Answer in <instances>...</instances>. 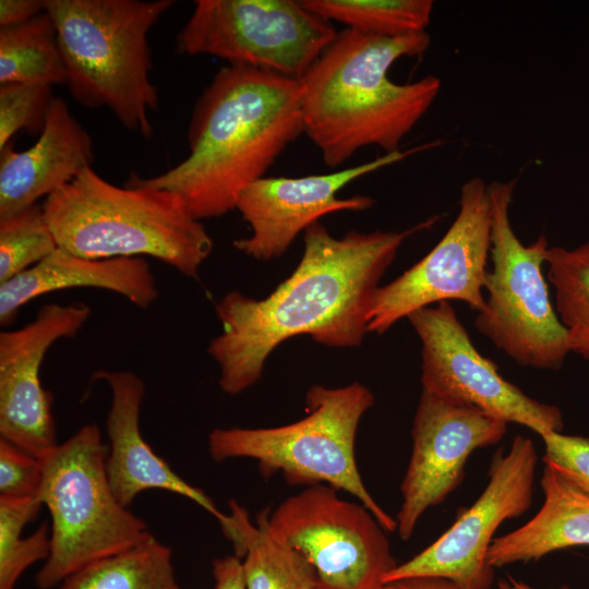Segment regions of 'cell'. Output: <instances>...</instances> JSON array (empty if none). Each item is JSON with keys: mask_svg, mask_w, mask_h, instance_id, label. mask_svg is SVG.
Masks as SVG:
<instances>
[{"mask_svg": "<svg viewBox=\"0 0 589 589\" xmlns=\"http://www.w3.org/2000/svg\"><path fill=\"white\" fill-rule=\"evenodd\" d=\"M436 219L341 238L318 221L310 226L299 264L273 292L257 300L231 291L216 304L221 333L207 352L218 364L221 390L238 395L253 386L272 351L299 335L327 347L360 346L381 278L402 243Z\"/></svg>", "mask_w": 589, "mask_h": 589, "instance_id": "6da1fadb", "label": "cell"}, {"mask_svg": "<svg viewBox=\"0 0 589 589\" xmlns=\"http://www.w3.org/2000/svg\"><path fill=\"white\" fill-rule=\"evenodd\" d=\"M304 134L299 80L237 64L223 67L197 98L189 155L155 177L128 181L178 195L197 220L236 209L238 194L265 177Z\"/></svg>", "mask_w": 589, "mask_h": 589, "instance_id": "7a4b0ae2", "label": "cell"}, {"mask_svg": "<svg viewBox=\"0 0 589 589\" xmlns=\"http://www.w3.org/2000/svg\"><path fill=\"white\" fill-rule=\"evenodd\" d=\"M430 41L428 32L399 37L337 32L299 80L304 134L327 167H340L368 146L400 151L436 99L441 81L430 74L399 84L387 73L398 59L421 56Z\"/></svg>", "mask_w": 589, "mask_h": 589, "instance_id": "3957f363", "label": "cell"}, {"mask_svg": "<svg viewBox=\"0 0 589 589\" xmlns=\"http://www.w3.org/2000/svg\"><path fill=\"white\" fill-rule=\"evenodd\" d=\"M58 248L87 259L154 257L197 278L213 240L182 200L127 181L118 187L92 167L45 199Z\"/></svg>", "mask_w": 589, "mask_h": 589, "instance_id": "277c9868", "label": "cell"}, {"mask_svg": "<svg viewBox=\"0 0 589 589\" xmlns=\"http://www.w3.org/2000/svg\"><path fill=\"white\" fill-rule=\"evenodd\" d=\"M172 0H45L62 53L67 87L81 105L107 107L128 130L149 137L158 108L148 33Z\"/></svg>", "mask_w": 589, "mask_h": 589, "instance_id": "5b68a950", "label": "cell"}, {"mask_svg": "<svg viewBox=\"0 0 589 589\" xmlns=\"http://www.w3.org/2000/svg\"><path fill=\"white\" fill-rule=\"evenodd\" d=\"M306 416L274 428H216L208 435L215 461L251 458L261 472L283 473L291 484H327L356 496L388 532L397 530L363 483L356 460V436L363 414L373 406L372 392L359 382L342 387L312 386Z\"/></svg>", "mask_w": 589, "mask_h": 589, "instance_id": "8992f818", "label": "cell"}, {"mask_svg": "<svg viewBox=\"0 0 589 589\" xmlns=\"http://www.w3.org/2000/svg\"><path fill=\"white\" fill-rule=\"evenodd\" d=\"M43 465L38 497L51 516V546L35 578L39 589H51L79 569L129 550L152 534L110 488L106 447L97 424L82 426Z\"/></svg>", "mask_w": 589, "mask_h": 589, "instance_id": "52a82bcc", "label": "cell"}, {"mask_svg": "<svg viewBox=\"0 0 589 589\" xmlns=\"http://www.w3.org/2000/svg\"><path fill=\"white\" fill-rule=\"evenodd\" d=\"M515 184L516 179L488 184L492 267L474 325L519 365L558 370L570 350L543 273L550 245L544 235L527 245L516 236L509 220Z\"/></svg>", "mask_w": 589, "mask_h": 589, "instance_id": "ba28073f", "label": "cell"}, {"mask_svg": "<svg viewBox=\"0 0 589 589\" xmlns=\"http://www.w3.org/2000/svg\"><path fill=\"white\" fill-rule=\"evenodd\" d=\"M336 34L301 0H197L176 43L182 55L300 80Z\"/></svg>", "mask_w": 589, "mask_h": 589, "instance_id": "9c48e42d", "label": "cell"}, {"mask_svg": "<svg viewBox=\"0 0 589 589\" xmlns=\"http://www.w3.org/2000/svg\"><path fill=\"white\" fill-rule=\"evenodd\" d=\"M312 484L256 517L278 541L301 553L332 589H382L397 566L386 531L362 504Z\"/></svg>", "mask_w": 589, "mask_h": 589, "instance_id": "30bf717a", "label": "cell"}, {"mask_svg": "<svg viewBox=\"0 0 589 589\" xmlns=\"http://www.w3.org/2000/svg\"><path fill=\"white\" fill-rule=\"evenodd\" d=\"M491 220L488 183L473 177L461 185L458 214L436 245L376 290L368 332L383 334L414 311L444 301H461L481 311L489 273Z\"/></svg>", "mask_w": 589, "mask_h": 589, "instance_id": "8fae6325", "label": "cell"}, {"mask_svg": "<svg viewBox=\"0 0 589 589\" xmlns=\"http://www.w3.org/2000/svg\"><path fill=\"white\" fill-rule=\"evenodd\" d=\"M538 454L531 438L517 435L506 453L498 450L489 468V482L477 501L458 515L438 539L393 568L384 585L412 577H441L462 589H490L494 568L486 562L498 527L531 506Z\"/></svg>", "mask_w": 589, "mask_h": 589, "instance_id": "7c38bea8", "label": "cell"}, {"mask_svg": "<svg viewBox=\"0 0 589 589\" xmlns=\"http://www.w3.org/2000/svg\"><path fill=\"white\" fill-rule=\"evenodd\" d=\"M407 318L422 346L423 390L520 424L539 436L562 431L560 408L531 398L504 378L496 364L477 350L450 302L422 308Z\"/></svg>", "mask_w": 589, "mask_h": 589, "instance_id": "4fadbf2b", "label": "cell"}, {"mask_svg": "<svg viewBox=\"0 0 589 589\" xmlns=\"http://www.w3.org/2000/svg\"><path fill=\"white\" fill-rule=\"evenodd\" d=\"M506 422L472 406L422 389L411 430L412 450L400 484L397 532L407 541L420 518L462 482L465 466L478 448L498 443Z\"/></svg>", "mask_w": 589, "mask_h": 589, "instance_id": "5bb4252c", "label": "cell"}, {"mask_svg": "<svg viewBox=\"0 0 589 589\" xmlns=\"http://www.w3.org/2000/svg\"><path fill=\"white\" fill-rule=\"evenodd\" d=\"M435 143L384 154L371 161L324 175L263 177L240 191L236 209L251 228L248 238L233 247L257 261L283 255L297 236L325 215L340 211H364L374 200L366 195L347 199L338 192L353 180L431 148Z\"/></svg>", "mask_w": 589, "mask_h": 589, "instance_id": "9a60e30c", "label": "cell"}, {"mask_svg": "<svg viewBox=\"0 0 589 589\" xmlns=\"http://www.w3.org/2000/svg\"><path fill=\"white\" fill-rule=\"evenodd\" d=\"M91 314L82 302L48 303L28 324L0 333V438L40 460L59 445L52 394L39 376L43 360L57 340L75 337Z\"/></svg>", "mask_w": 589, "mask_h": 589, "instance_id": "2e32d148", "label": "cell"}, {"mask_svg": "<svg viewBox=\"0 0 589 589\" xmlns=\"http://www.w3.org/2000/svg\"><path fill=\"white\" fill-rule=\"evenodd\" d=\"M94 378L107 383L111 390L106 419L110 443L106 473L118 502L128 508L141 492L165 490L196 503L219 521L223 530L226 529L230 515L219 512L202 490L177 474L143 438L140 430V411L145 395L143 380L125 370H99Z\"/></svg>", "mask_w": 589, "mask_h": 589, "instance_id": "e0dca14e", "label": "cell"}, {"mask_svg": "<svg viewBox=\"0 0 589 589\" xmlns=\"http://www.w3.org/2000/svg\"><path fill=\"white\" fill-rule=\"evenodd\" d=\"M89 133L55 97L43 132L29 148L17 152L10 142L0 149V217L37 204L94 163Z\"/></svg>", "mask_w": 589, "mask_h": 589, "instance_id": "ac0fdd59", "label": "cell"}, {"mask_svg": "<svg viewBox=\"0 0 589 589\" xmlns=\"http://www.w3.org/2000/svg\"><path fill=\"white\" fill-rule=\"evenodd\" d=\"M85 287L112 291L141 309L151 306L159 294L145 257L95 260L57 248L32 268L0 284V323L10 325L35 298Z\"/></svg>", "mask_w": 589, "mask_h": 589, "instance_id": "d6986e66", "label": "cell"}, {"mask_svg": "<svg viewBox=\"0 0 589 589\" xmlns=\"http://www.w3.org/2000/svg\"><path fill=\"white\" fill-rule=\"evenodd\" d=\"M540 484L544 501L538 513L521 527L493 540L486 555L492 568L589 545V495L548 462Z\"/></svg>", "mask_w": 589, "mask_h": 589, "instance_id": "ffe728a7", "label": "cell"}, {"mask_svg": "<svg viewBox=\"0 0 589 589\" xmlns=\"http://www.w3.org/2000/svg\"><path fill=\"white\" fill-rule=\"evenodd\" d=\"M232 531L229 540L242 560L245 589H314L316 570L297 550L276 540L256 519L251 522L244 508L230 501Z\"/></svg>", "mask_w": 589, "mask_h": 589, "instance_id": "44dd1931", "label": "cell"}, {"mask_svg": "<svg viewBox=\"0 0 589 589\" xmlns=\"http://www.w3.org/2000/svg\"><path fill=\"white\" fill-rule=\"evenodd\" d=\"M59 589H180L171 549L153 534L68 576Z\"/></svg>", "mask_w": 589, "mask_h": 589, "instance_id": "7402d4cb", "label": "cell"}, {"mask_svg": "<svg viewBox=\"0 0 589 589\" xmlns=\"http://www.w3.org/2000/svg\"><path fill=\"white\" fill-rule=\"evenodd\" d=\"M4 83L67 84L57 28L46 11L26 23L0 28V84Z\"/></svg>", "mask_w": 589, "mask_h": 589, "instance_id": "603a6c76", "label": "cell"}, {"mask_svg": "<svg viewBox=\"0 0 589 589\" xmlns=\"http://www.w3.org/2000/svg\"><path fill=\"white\" fill-rule=\"evenodd\" d=\"M545 267L570 353L589 360V240L570 249L550 247Z\"/></svg>", "mask_w": 589, "mask_h": 589, "instance_id": "cb8c5ba5", "label": "cell"}, {"mask_svg": "<svg viewBox=\"0 0 589 589\" xmlns=\"http://www.w3.org/2000/svg\"><path fill=\"white\" fill-rule=\"evenodd\" d=\"M311 12L346 28L377 36L399 37L426 32L431 0H301Z\"/></svg>", "mask_w": 589, "mask_h": 589, "instance_id": "d4e9b609", "label": "cell"}, {"mask_svg": "<svg viewBox=\"0 0 589 589\" xmlns=\"http://www.w3.org/2000/svg\"><path fill=\"white\" fill-rule=\"evenodd\" d=\"M43 505L38 496L0 497V589H14L25 569L48 558L51 543L47 524L22 537L24 527L37 517Z\"/></svg>", "mask_w": 589, "mask_h": 589, "instance_id": "484cf974", "label": "cell"}, {"mask_svg": "<svg viewBox=\"0 0 589 589\" xmlns=\"http://www.w3.org/2000/svg\"><path fill=\"white\" fill-rule=\"evenodd\" d=\"M57 248L43 205L0 217V284L32 268Z\"/></svg>", "mask_w": 589, "mask_h": 589, "instance_id": "4316f807", "label": "cell"}, {"mask_svg": "<svg viewBox=\"0 0 589 589\" xmlns=\"http://www.w3.org/2000/svg\"><path fill=\"white\" fill-rule=\"evenodd\" d=\"M52 87L34 83L0 84V149L21 130L40 135L55 99Z\"/></svg>", "mask_w": 589, "mask_h": 589, "instance_id": "83f0119b", "label": "cell"}, {"mask_svg": "<svg viewBox=\"0 0 589 589\" xmlns=\"http://www.w3.org/2000/svg\"><path fill=\"white\" fill-rule=\"evenodd\" d=\"M43 471V460L0 438V497L38 496Z\"/></svg>", "mask_w": 589, "mask_h": 589, "instance_id": "f1b7e54d", "label": "cell"}, {"mask_svg": "<svg viewBox=\"0 0 589 589\" xmlns=\"http://www.w3.org/2000/svg\"><path fill=\"white\" fill-rule=\"evenodd\" d=\"M540 437L544 443L543 461L589 495V438L557 431Z\"/></svg>", "mask_w": 589, "mask_h": 589, "instance_id": "f546056e", "label": "cell"}, {"mask_svg": "<svg viewBox=\"0 0 589 589\" xmlns=\"http://www.w3.org/2000/svg\"><path fill=\"white\" fill-rule=\"evenodd\" d=\"M45 12V0H1L0 26L12 27L26 23Z\"/></svg>", "mask_w": 589, "mask_h": 589, "instance_id": "4dcf8cb0", "label": "cell"}, {"mask_svg": "<svg viewBox=\"0 0 589 589\" xmlns=\"http://www.w3.org/2000/svg\"><path fill=\"white\" fill-rule=\"evenodd\" d=\"M214 589H245L242 558L227 555L213 561Z\"/></svg>", "mask_w": 589, "mask_h": 589, "instance_id": "1f68e13d", "label": "cell"}, {"mask_svg": "<svg viewBox=\"0 0 589 589\" xmlns=\"http://www.w3.org/2000/svg\"><path fill=\"white\" fill-rule=\"evenodd\" d=\"M382 589H462L441 577H412L385 584Z\"/></svg>", "mask_w": 589, "mask_h": 589, "instance_id": "d6a6232c", "label": "cell"}, {"mask_svg": "<svg viewBox=\"0 0 589 589\" xmlns=\"http://www.w3.org/2000/svg\"><path fill=\"white\" fill-rule=\"evenodd\" d=\"M498 589H536L524 581L506 576L498 580ZM561 589H570L567 586H563Z\"/></svg>", "mask_w": 589, "mask_h": 589, "instance_id": "836d02e7", "label": "cell"}, {"mask_svg": "<svg viewBox=\"0 0 589 589\" xmlns=\"http://www.w3.org/2000/svg\"><path fill=\"white\" fill-rule=\"evenodd\" d=\"M314 589H332V588H327L318 584Z\"/></svg>", "mask_w": 589, "mask_h": 589, "instance_id": "e575fe53", "label": "cell"}]
</instances>
